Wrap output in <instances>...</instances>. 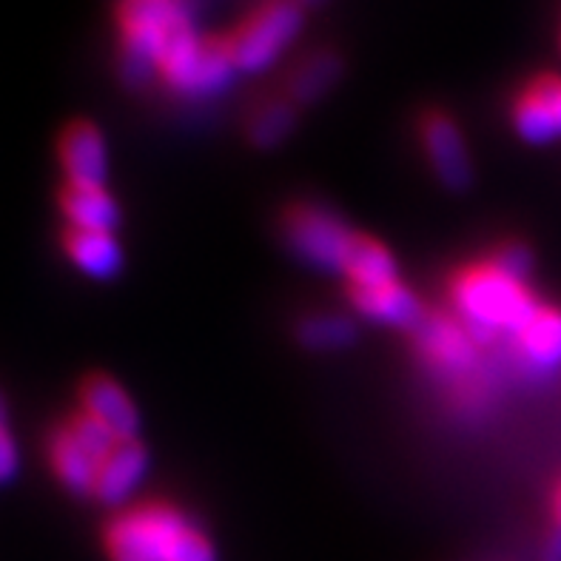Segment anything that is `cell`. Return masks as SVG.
<instances>
[{"instance_id": "cell-1", "label": "cell", "mask_w": 561, "mask_h": 561, "mask_svg": "<svg viewBox=\"0 0 561 561\" xmlns=\"http://www.w3.org/2000/svg\"><path fill=\"white\" fill-rule=\"evenodd\" d=\"M117 69L131 89L165 80L185 64L199 37L185 0H117Z\"/></svg>"}, {"instance_id": "cell-2", "label": "cell", "mask_w": 561, "mask_h": 561, "mask_svg": "<svg viewBox=\"0 0 561 561\" xmlns=\"http://www.w3.org/2000/svg\"><path fill=\"white\" fill-rule=\"evenodd\" d=\"M450 299L468 322L470 336L479 340L496 331L519 336L541 311L539 299L522 279L507 277L491 263L459 271L450 283Z\"/></svg>"}, {"instance_id": "cell-3", "label": "cell", "mask_w": 561, "mask_h": 561, "mask_svg": "<svg viewBox=\"0 0 561 561\" xmlns=\"http://www.w3.org/2000/svg\"><path fill=\"white\" fill-rule=\"evenodd\" d=\"M302 23H306V7L299 0H265L231 35H226L234 69L254 75L277 64L279 55L299 35Z\"/></svg>"}, {"instance_id": "cell-4", "label": "cell", "mask_w": 561, "mask_h": 561, "mask_svg": "<svg viewBox=\"0 0 561 561\" xmlns=\"http://www.w3.org/2000/svg\"><path fill=\"white\" fill-rule=\"evenodd\" d=\"M185 527L188 522L178 507L151 502L117 513L106 525L103 545L112 561H171Z\"/></svg>"}, {"instance_id": "cell-5", "label": "cell", "mask_w": 561, "mask_h": 561, "mask_svg": "<svg viewBox=\"0 0 561 561\" xmlns=\"http://www.w3.org/2000/svg\"><path fill=\"white\" fill-rule=\"evenodd\" d=\"M285 240L302 263L342 274L356 234L345 222L320 206H297L285 214Z\"/></svg>"}, {"instance_id": "cell-6", "label": "cell", "mask_w": 561, "mask_h": 561, "mask_svg": "<svg viewBox=\"0 0 561 561\" xmlns=\"http://www.w3.org/2000/svg\"><path fill=\"white\" fill-rule=\"evenodd\" d=\"M513 128L530 146H548L561 137V75L545 71L522 89L513 103Z\"/></svg>"}, {"instance_id": "cell-7", "label": "cell", "mask_w": 561, "mask_h": 561, "mask_svg": "<svg viewBox=\"0 0 561 561\" xmlns=\"http://www.w3.org/2000/svg\"><path fill=\"white\" fill-rule=\"evenodd\" d=\"M420 137L439 183L450 192H465L473 180V165H470L468 146L454 117L445 112H427L422 117Z\"/></svg>"}, {"instance_id": "cell-8", "label": "cell", "mask_w": 561, "mask_h": 561, "mask_svg": "<svg viewBox=\"0 0 561 561\" xmlns=\"http://www.w3.org/2000/svg\"><path fill=\"white\" fill-rule=\"evenodd\" d=\"M57 157L66 171V183L103 185L106 180V140L92 121H75L60 131Z\"/></svg>"}, {"instance_id": "cell-9", "label": "cell", "mask_w": 561, "mask_h": 561, "mask_svg": "<svg viewBox=\"0 0 561 561\" xmlns=\"http://www.w3.org/2000/svg\"><path fill=\"white\" fill-rule=\"evenodd\" d=\"M80 411L103 422L121 442L137 439L140 413H137L131 397L106 374H92L89 379H83V385H80Z\"/></svg>"}, {"instance_id": "cell-10", "label": "cell", "mask_w": 561, "mask_h": 561, "mask_svg": "<svg viewBox=\"0 0 561 561\" xmlns=\"http://www.w3.org/2000/svg\"><path fill=\"white\" fill-rule=\"evenodd\" d=\"M351 302L368 320L382 322V325L405 328L411 334L427 317L425 306L416 299V294L402 283L382 285V288H365V291L351 288Z\"/></svg>"}, {"instance_id": "cell-11", "label": "cell", "mask_w": 561, "mask_h": 561, "mask_svg": "<svg viewBox=\"0 0 561 561\" xmlns=\"http://www.w3.org/2000/svg\"><path fill=\"white\" fill-rule=\"evenodd\" d=\"M149 470V454L137 439L121 442L112 454L103 459L98 473V484H94V499L103 505H123L131 493L137 491V484L142 482Z\"/></svg>"}, {"instance_id": "cell-12", "label": "cell", "mask_w": 561, "mask_h": 561, "mask_svg": "<svg viewBox=\"0 0 561 561\" xmlns=\"http://www.w3.org/2000/svg\"><path fill=\"white\" fill-rule=\"evenodd\" d=\"M46 454H49L55 477L60 479L66 491L78 493V496H94V484H98V473L103 462L80 445L78 436L69 431V425H60L51 431Z\"/></svg>"}, {"instance_id": "cell-13", "label": "cell", "mask_w": 561, "mask_h": 561, "mask_svg": "<svg viewBox=\"0 0 561 561\" xmlns=\"http://www.w3.org/2000/svg\"><path fill=\"white\" fill-rule=\"evenodd\" d=\"M64 251L75 268L85 277L114 279L123 268V249L114 231H83V228H66Z\"/></svg>"}, {"instance_id": "cell-14", "label": "cell", "mask_w": 561, "mask_h": 561, "mask_svg": "<svg viewBox=\"0 0 561 561\" xmlns=\"http://www.w3.org/2000/svg\"><path fill=\"white\" fill-rule=\"evenodd\" d=\"M60 211L69 228L83 231H114L121 226V206L103 185H75L66 183L60 188Z\"/></svg>"}, {"instance_id": "cell-15", "label": "cell", "mask_w": 561, "mask_h": 561, "mask_svg": "<svg viewBox=\"0 0 561 561\" xmlns=\"http://www.w3.org/2000/svg\"><path fill=\"white\" fill-rule=\"evenodd\" d=\"M416 342L420 351L439 368H465L470 359V331L462 328L459 322L439 317V313H427L416 331Z\"/></svg>"}, {"instance_id": "cell-16", "label": "cell", "mask_w": 561, "mask_h": 561, "mask_svg": "<svg viewBox=\"0 0 561 561\" xmlns=\"http://www.w3.org/2000/svg\"><path fill=\"white\" fill-rule=\"evenodd\" d=\"M345 64H342V55L334 49H317L308 57H302L297 66L288 75V100L299 103V106H308V103H317L320 98H325L336 83H340Z\"/></svg>"}, {"instance_id": "cell-17", "label": "cell", "mask_w": 561, "mask_h": 561, "mask_svg": "<svg viewBox=\"0 0 561 561\" xmlns=\"http://www.w3.org/2000/svg\"><path fill=\"white\" fill-rule=\"evenodd\" d=\"M351 288L356 291H365V288H382V285L399 283V271L397 260L382 242L374 240V237L356 234L354 249H351L348 263H345V271Z\"/></svg>"}, {"instance_id": "cell-18", "label": "cell", "mask_w": 561, "mask_h": 561, "mask_svg": "<svg viewBox=\"0 0 561 561\" xmlns=\"http://www.w3.org/2000/svg\"><path fill=\"white\" fill-rule=\"evenodd\" d=\"M519 348L525 354V359L536 368H559L561 365V311L559 308L541 306V311L536 313L530 325L522 331Z\"/></svg>"}, {"instance_id": "cell-19", "label": "cell", "mask_w": 561, "mask_h": 561, "mask_svg": "<svg viewBox=\"0 0 561 561\" xmlns=\"http://www.w3.org/2000/svg\"><path fill=\"white\" fill-rule=\"evenodd\" d=\"M297 340L308 351H342L356 340V328L342 313H313L297 325Z\"/></svg>"}, {"instance_id": "cell-20", "label": "cell", "mask_w": 561, "mask_h": 561, "mask_svg": "<svg viewBox=\"0 0 561 561\" xmlns=\"http://www.w3.org/2000/svg\"><path fill=\"white\" fill-rule=\"evenodd\" d=\"M297 126V108L291 100H268L251 114L249 140L256 149H274Z\"/></svg>"}, {"instance_id": "cell-21", "label": "cell", "mask_w": 561, "mask_h": 561, "mask_svg": "<svg viewBox=\"0 0 561 561\" xmlns=\"http://www.w3.org/2000/svg\"><path fill=\"white\" fill-rule=\"evenodd\" d=\"M66 425H69L71 434L78 436V442L83 445L85 450H89V454L98 456L100 462H103V459H106V456L112 454L117 445H121V439H117V436H114L112 431L103 425V422H98L85 411H78L75 416H69V422H66Z\"/></svg>"}, {"instance_id": "cell-22", "label": "cell", "mask_w": 561, "mask_h": 561, "mask_svg": "<svg viewBox=\"0 0 561 561\" xmlns=\"http://www.w3.org/2000/svg\"><path fill=\"white\" fill-rule=\"evenodd\" d=\"M488 263H491L493 268L502 271V274H507V277L527 283L530 271H534V254H530V249H525L522 242H507V245H502Z\"/></svg>"}, {"instance_id": "cell-23", "label": "cell", "mask_w": 561, "mask_h": 561, "mask_svg": "<svg viewBox=\"0 0 561 561\" xmlns=\"http://www.w3.org/2000/svg\"><path fill=\"white\" fill-rule=\"evenodd\" d=\"M171 561H217L214 559L211 541L206 539L203 530H197L194 525L185 527V534L180 536L174 550H171Z\"/></svg>"}, {"instance_id": "cell-24", "label": "cell", "mask_w": 561, "mask_h": 561, "mask_svg": "<svg viewBox=\"0 0 561 561\" xmlns=\"http://www.w3.org/2000/svg\"><path fill=\"white\" fill-rule=\"evenodd\" d=\"M18 470V445L9 434L7 422H0V482H9Z\"/></svg>"}, {"instance_id": "cell-25", "label": "cell", "mask_w": 561, "mask_h": 561, "mask_svg": "<svg viewBox=\"0 0 561 561\" xmlns=\"http://www.w3.org/2000/svg\"><path fill=\"white\" fill-rule=\"evenodd\" d=\"M541 561H561V530H553V536H550L548 545H545Z\"/></svg>"}, {"instance_id": "cell-26", "label": "cell", "mask_w": 561, "mask_h": 561, "mask_svg": "<svg viewBox=\"0 0 561 561\" xmlns=\"http://www.w3.org/2000/svg\"><path fill=\"white\" fill-rule=\"evenodd\" d=\"M553 519H556V530H561V482L556 484V491H553Z\"/></svg>"}, {"instance_id": "cell-27", "label": "cell", "mask_w": 561, "mask_h": 561, "mask_svg": "<svg viewBox=\"0 0 561 561\" xmlns=\"http://www.w3.org/2000/svg\"><path fill=\"white\" fill-rule=\"evenodd\" d=\"M9 420V408H7V399H3V393H0V422Z\"/></svg>"}, {"instance_id": "cell-28", "label": "cell", "mask_w": 561, "mask_h": 561, "mask_svg": "<svg viewBox=\"0 0 561 561\" xmlns=\"http://www.w3.org/2000/svg\"><path fill=\"white\" fill-rule=\"evenodd\" d=\"M299 3H302V7H320V3H322V0H299Z\"/></svg>"}, {"instance_id": "cell-29", "label": "cell", "mask_w": 561, "mask_h": 561, "mask_svg": "<svg viewBox=\"0 0 561 561\" xmlns=\"http://www.w3.org/2000/svg\"><path fill=\"white\" fill-rule=\"evenodd\" d=\"M559 46H561V37H559Z\"/></svg>"}]
</instances>
